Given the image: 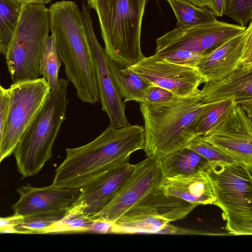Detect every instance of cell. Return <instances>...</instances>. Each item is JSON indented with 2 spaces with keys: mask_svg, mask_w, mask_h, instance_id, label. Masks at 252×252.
Instances as JSON below:
<instances>
[{
  "mask_svg": "<svg viewBox=\"0 0 252 252\" xmlns=\"http://www.w3.org/2000/svg\"><path fill=\"white\" fill-rule=\"evenodd\" d=\"M49 8L25 3L5 56L13 83L36 80L45 41L50 31Z\"/></svg>",
  "mask_w": 252,
  "mask_h": 252,
  "instance_id": "7",
  "label": "cell"
},
{
  "mask_svg": "<svg viewBox=\"0 0 252 252\" xmlns=\"http://www.w3.org/2000/svg\"><path fill=\"white\" fill-rule=\"evenodd\" d=\"M212 6L211 10L217 17H222L225 15L228 6L229 0H212Z\"/></svg>",
  "mask_w": 252,
  "mask_h": 252,
  "instance_id": "33",
  "label": "cell"
},
{
  "mask_svg": "<svg viewBox=\"0 0 252 252\" xmlns=\"http://www.w3.org/2000/svg\"><path fill=\"white\" fill-rule=\"evenodd\" d=\"M201 136L235 162L252 168V114L238 103Z\"/></svg>",
  "mask_w": 252,
  "mask_h": 252,
  "instance_id": "11",
  "label": "cell"
},
{
  "mask_svg": "<svg viewBox=\"0 0 252 252\" xmlns=\"http://www.w3.org/2000/svg\"><path fill=\"white\" fill-rule=\"evenodd\" d=\"M199 93L195 95L174 96L163 102H140L144 122L147 157L159 159L188 146L194 136L190 128L205 105Z\"/></svg>",
  "mask_w": 252,
  "mask_h": 252,
  "instance_id": "3",
  "label": "cell"
},
{
  "mask_svg": "<svg viewBox=\"0 0 252 252\" xmlns=\"http://www.w3.org/2000/svg\"><path fill=\"white\" fill-rule=\"evenodd\" d=\"M165 178L205 172L210 163L196 152L188 148L175 151L160 160Z\"/></svg>",
  "mask_w": 252,
  "mask_h": 252,
  "instance_id": "21",
  "label": "cell"
},
{
  "mask_svg": "<svg viewBox=\"0 0 252 252\" xmlns=\"http://www.w3.org/2000/svg\"><path fill=\"white\" fill-rule=\"evenodd\" d=\"M62 65L55 47L53 36L48 35L45 40L40 60L39 72L48 83L51 90L58 85V74Z\"/></svg>",
  "mask_w": 252,
  "mask_h": 252,
  "instance_id": "26",
  "label": "cell"
},
{
  "mask_svg": "<svg viewBox=\"0 0 252 252\" xmlns=\"http://www.w3.org/2000/svg\"><path fill=\"white\" fill-rule=\"evenodd\" d=\"M155 54L167 61L194 68L206 54L195 53L185 50H172L155 52Z\"/></svg>",
  "mask_w": 252,
  "mask_h": 252,
  "instance_id": "29",
  "label": "cell"
},
{
  "mask_svg": "<svg viewBox=\"0 0 252 252\" xmlns=\"http://www.w3.org/2000/svg\"><path fill=\"white\" fill-rule=\"evenodd\" d=\"M162 188L167 195L198 205L213 204L216 199L210 180L205 172L165 178Z\"/></svg>",
  "mask_w": 252,
  "mask_h": 252,
  "instance_id": "19",
  "label": "cell"
},
{
  "mask_svg": "<svg viewBox=\"0 0 252 252\" xmlns=\"http://www.w3.org/2000/svg\"><path fill=\"white\" fill-rule=\"evenodd\" d=\"M25 3H38L42 4H47L52 0H20Z\"/></svg>",
  "mask_w": 252,
  "mask_h": 252,
  "instance_id": "35",
  "label": "cell"
},
{
  "mask_svg": "<svg viewBox=\"0 0 252 252\" xmlns=\"http://www.w3.org/2000/svg\"><path fill=\"white\" fill-rule=\"evenodd\" d=\"M190 3L200 7H207L211 9L212 0H187Z\"/></svg>",
  "mask_w": 252,
  "mask_h": 252,
  "instance_id": "34",
  "label": "cell"
},
{
  "mask_svg": "<svg viewBox=\"0 0 252 252\" xmlns=\"http://www.w3.org/2000/svg\"><path fill=\"white\" fill-rule=\"evenodd\" d=\"M129 67L152 85L166 89L178 97L198 94L199 86L205 83L196 68L169 62L156 54L144 57Z\"/></svg>",
  "mask_w": 252,
  "mask_h": 252,
  "instance_id": "13",
  "label": "cell"
},
{
  "mask_svg": "<svg viewBox=\"0 0 252 252\" xmlns=\"http://www.w3.org/2000/svg\"><path fill=\"white\" fill-rule=\"evenodd\" d=\"M252 63V21L242 32L204 55L196 69L205 82L220 80Z\"/></svg>",
  "mask_w": 252,
  "mask_h": 252,
  "instance_id": "16",
  "label": "cell"
},
{
  "mask_svg": "<svg viewBox=\"0 0 252 252\" xmlns=\"http://www.w3.org/2000/svg\"><path fill=\"white\" fill-rule=\"evenodd\" d=\"M148 0H89L98 17L106 55L130 66L145 56L141 48L143 18Z\"/></svg>",
  "mask_w": 252,
  "mask_h": 252,
  "instance_id": "4",
  "label": "cell"
},
{
  "mask_svg": "<svg viewBox=\"0 0 252 252\" xmlns=\"http://www.w3.org/2000/svg\"><path fill=\"white\" fill-rule=\"evenodd\" d=\"M65 213H43L24 217L14 229L16 233L42 234L47 227L61 219Z\"/></svg>",
  "mask_w": 252,
  "mask_h": 252,
  "instance_id": "27",
  "label": "cell"
},
{
  "mask_svg": "<svg viewBox=\"0 0 252 252\" xmlns=\"http://www.w3.org/2000/svg\"><path fill=\"white\" fill-rule=\"evenodd\" d=\"M68 83V80L59 79L14 150L18 170L23 177L37 174L52 157L54 142L66 119Z\"/></svg>",
  "mask_w": 252,
  "mask_h": 252,
  "instance_id": "5",
  "label": "cell"
},
{
  "mask_svg": "<svg viewBox=\"0 0 252 252\" xmlns=\"http://www.w3.org/2000/svg\"><path fill=\"white\" fill-rule=\"evenodd\" d=\"M144 126L107 127L99 136L83 146L66 149L64 159L57 167L52 185L79 189L114 166L143 150Z\"/></svg>",
  "mask_w": 252,
  "mask_h": 252,
  "instance_id": "1",
  "label": "cell"
},
{
  "mask_svg": "<svg viewBox=\"0 0 252 252\" xmlns=\"http://www.w3.org/2000/svg\"><path fill=\"white\" fill-rule=\"evenodd\" d=\"M24 2L0 0V53L5 55L20 17Z\"/></svg>",
  "mask_w": 252,
  "mask_h": 252,
  "instance_id": "24",
  "label": "cell"
},
{
  "mask_svg": "<svg viewBox=\"0 0 252 252\" xmlns=\"http://www.w3.org/2000/svg\"><path fill=\"white\" fill-rule=\"evenodd\" d=\"M8 100L7 89H4L0 85V146L1 144L5 115Z\"/></svg>",
  "mask_w": 252,
  "mask_h": 252,
  "instance_id": "32",
  "label": "cell"
},
{
  "mask_svg": "<svg viewBox=\"0 0 252 252\" xmlns=\"http://www.w3.org/2000/svg\"><path fill=\"white\" fill-rule=\"evenodd\" d=\"M7 91L8 100L0 146V163L13 153L23 134L44 104L51 89L42 77L13 83Z\"/></svg>",
  "mask_w": 252,
  "mask_h": 252,
  "instance_id": "8",
  "label": "cell"
},
{
  "mask_svg": "<svg viewBox=\"0 0 252 252\" xmlns=\"http://www.w3.org/2000/svg\"><path fill=\"white\" fill-rule=\"evenodd\" d=\"M236 103L234 99H228L205 103L191 125L190 133L194 137L202 136L223 119Z\"/></svg>",
  "mask_w": 252,
  "mask_h": 252,
  "instance_id": "22",
  "label": "cell"
},
{
  "mask_svg": "<svg viewBox=\"0 0 252 252\" xmlns=\"http://www.w3.org/2000/svg\"><path fill=\"white\" fill-rule=\"evenodd\" d=\"M175 16L177 27L189 26L217 21V16L207 7L197 6L187 0H165Z\"/></svg>",
  "mask_w": 252,
  "mask_h": 252,
  "instance_id": "23",
  "label": "cell"
},
{
  "mask_svg": "<svg viewBox=\"0 0 252 252\" xmlns=\"http://www.w3.org/2000/svg\"><path fill=\"white\" fill-rule=\"evenodd\" d=\"M246 27L217 20L212 23L179 27L158 38L155 52L185 50L207 54Z\"/></svg>",
  "mask_w": 252,
  "mask_h": 252,
  "instance_id": "12",
  "label": "cell"
},
{
  "mask_svg": "<svg viewBox=\"0 0 252 252\" xmlns=\"http://www.w3.org/2000/svg\"><path fill=\"white\" fill-rule=\"evenodd\" d=\"M134 168L128 160L88 182L80 188L79 196L66 212L96 215L115 198Z\"/></svg>",
  "mask_w": 252,
  "mask_h": 252,
  "instance_id": "15",
  "label": "cell"
},
{
  "mask_svg": "<svg viewBox=\"0 0 252 252\" xmlns=\"http://www.w3.org/2000/svg\"><path fill=\"white\" fill-rule=\"evenodd\" d=\"M225 15L247 27L252 20V0H229Z\"/></svg>",
  "mask_w": 252,
  "mask_h": 252,
  "instance_id": "30",
  "label": "cell"
},
{
  "mask_svg": "<svg viewBox=\"0 0 252 252\" xmlns=\"http://www.w3.org/2000/svg\"><path fill=\"white\" fill-rule=\"evenodd\" d=\"M197 153L209 162H236L219 149L204 140L201 136H195L187 147Z\"/></svg>",
  "mask_w": 252,
  "mask_h": 252,
  "instance_id": "28",
  "label": "cell"
},
{
  "mask_svg": "<svg viewBox=\"0 0 252 252\" xmlns=\"http://www.w3.org/2000/svg\"><path fill=\"white\" fill-rule=\"evenodd\" d=\"M99 220L94 216L65 212L61 219L47 227L42 234L93 232Z\"/></svg>",
  "mask_w": 252,
  "mask_h": 252,
  "instance_id": "25",
  "label": "cell"
},
{
  "mask_svg": "<svg viewBox=\"0 0 252 252\" xmlns=\"http://www.w3.org/2000/svg\"><path fill=\"white\" fill-rule=\"evenodd\" d=\"M107 63L113 81L125 102L130 101L143 102L146 91L152 85L129 66L120 63L108 56Z\"/></svg>",
  "mask_w": 252,
  "mask_h": 252,
  "instance_id": "20",
  "label": "cell"
},
{
  "mask_svg": "<svg viewBox=\"0 0 252 252\" xmlns=\"http://www.w3.org/2000/svg\"><path fill=\"white\" fill-rule=\"evenodd\" d=\"M90 9L88 5L83 3L81 16L95 63L102 110L108 117L110 126L126 127L130 124L125 115V102L108 69L104 49L99 44L94 33Z\"/></svg>",
  "mask_w": 252,
  "mask_h": 252,
  "instance_id": "14",
  "label": "cell"
},
{
  "mask_svg": "<svg viewBox=\"0 0 252 252\" xmlns=\"http://www.w3.org/2000/svg\"><path fill=\"white\" fill-rule=\"evenodd\" d=\"M19 199L12 206L14 214L23 217L38 214L64 212L75 201L80 189L50 186L35 188L28 184L18 189Z\"/></svg>",
  "mask_w": 252,
  "mask_h": 252,
  "instance_id": "17",
  "label": "cell"
},
{
  "mask_svg": "<svg viewBox=\"0 0 252 252\" xmlns=\"http://www.w3.org/2000/svg\"><path fill=\"white\" fill-rule=\"evenodd\" d=\"M196 206L173 196L154 204L136 206L112 222L109 232L159 233L170 222L185 218Z\"/></svg>",
  "mask_w": 252,
  "mask_h": 252,
  "instance_id": "9",
  "label": "cell"
},
{
  "mask_svg": "<svg viewBox=\"0 0 252 252\" xmlns=\"http://www.w3.org/2000/svg\"><path fill=\"white\" fill-rule=\"evenodd\" d=\"M87 1H88L89 0H86Z\"/></svg>",
  "mask_w": 252,
  "mask_h": 252,
  "instance_id": "37",
  "label": "cell"
},
{
  "mask_svg": "<svg viewBox=\"0 0 252 252\" xmlns=\"http://www.w3.org/2000/svg\"><path fill=\"white\" fill-rule=\"evenodd\" d=\"M155 1L156 2L157 5L159 7V0H155Z\"/></svg>",
  "mask_w": 252,
  "mask_h": 252,
  "instance_id": "36",
  "label": "cell"
},
{
  "mask_svg": "<svg viewBox=\"0 0 252 252\" xmlns=\"http://www.w3.org/2000/svg\"><path fill=\"white\" fill-rule=\"evenodd\" d=\"M165 179L160 159L152 157L135 164V168L115 198L95 216L113 222L129 209L144 202L162 186Z\"/></svg>",
  "mask_w": 252,
  "mask_h": 252,
  "instance_id": "10",
  "label": "cell"
},
{
  "mask_svg": "<svg viewBox=\"0 0 252 252\" xmlns=\"http://www.w3.org/2000/svg\"><path fill=\"white\" fill-rule=\"evenodd\" d=\"M204 83L199 92L204 103L232 99L252 114V63L220 80Z\"/></svg>",
  "mask_w": 252,
  "mask_h": 252,
  "instance_id": "18",
  "label": "cell"
},
{
  "mask_svg": "<svg viewBox=\"0 0 252 252\" xmlns=\"http://www.w3.org/2000/svg\"><path fill=\"white\" fill-rule=\"evenodd\" d=\"M49 10L50 30L68 81L81 100L99 101L95 63L78 5L71 0L58 1Z\"/></svg>",
  "mask_w": 252,
  "mask_h": 252,
  "instance_id": "2",
  "label": "cell"
},
{
  "mask_svg": "<svg viewBox=\"0 0 252 252\" xmlns=\"http://www.w3.org/2000/svg\"><path fill=\"white\" fill-rule=\"evenodd\" d=\"M212 184L213 204L222 211L233 235L252 234V168L238 162L210 163L205 171Z\"/></svg>",
  "mask_w": 252,
  "mask_h": 252,
  "instance_id": "6",
  "label": "cell"
},
{
  "mask_svg": "<svg viewBox=\"0 0 252 252\" xmlns=\"http://www.w3.org/2000/svg\"><path fill=\"white\" fill-rule=\"evenodd\" d=\"M175 96L171 92L155 85H151L146 91L143 102L156 103L165 102Z\"/></svg>",
  "mask_w": 252,
  "mask_h": 252,
  "instance_id": "31",
  "label": "cell"
}]
</instances>
